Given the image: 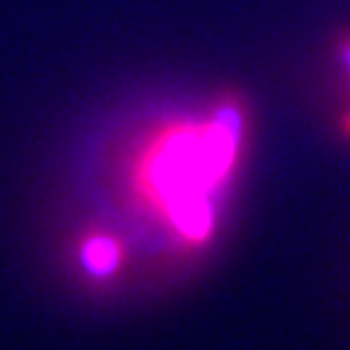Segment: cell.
I'll list each match as a JSON object with an SVG mask.
<instances>
[{
    "label": "cell",
    "mask_w": 350,
    "mask_h": 350,
    "mask_svg": "<svg viewBox=\"0 0 350 350\" xmlns=\"http://www.w3.org/2000/svg\"><path fill=\"white\" fill-rule=\"evenodd\" d=\"M250 117L228 94H161L117 122L101 148L112 208L150 252L211 241L247 156Z\"/></svg>",
    "instance_id": "6da1fadb"
},
{
    "label": "cell",
    "mask_w": 350,
    "mask_h": 350,
    "mask_svg": "<svg viewBox=\"0 0 350 350\" xmlns=\"http://www.w3.org/2000/svg\"><path fill=\"white\" fill-rule=\"evenodd\" d=\"M122 241L112 234H91L81 241V250H78V260L83 265L88 275L94 278H109L120 267L122 260Z\"/></svg>",
    "instance_id": "7a4b0ae2"
},
{
    "label": "cell",
    "mask_w": 350,
    "mask_h": 350,
    "mask_svg": "<svg viewBox=\"0 0 350 350\" xmlns=\"http://www.w3.org/2000/svg\"><path fill=\"white\" fill-rule=\"evenodd\" d=\"M340 63L345 65V70L350 73V37L340 44Z\"/></svg>",
    "instance_id": "3957f363"
}]
</instances>
